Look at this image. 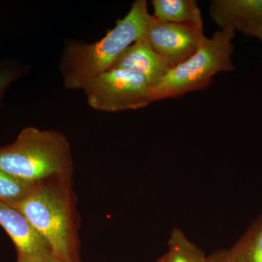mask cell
<instances>
[{"label":"cell","instance_id":"obj_1","mask_svg":"<svg viewBox=\"0 0 262 262\" xmlns=\"http://www.w3.org/2000/svg\"><path fill=\"white\" fill-rule=\"evenodd\" d=\"M11 206L27 217L55 256L66 262H82L80 215L72 178L54 177L35 182L29 194Z\"/></svg>","mask_w":262,"mask_h":262},{"label":"cell","instance_id":"obj_2","mask_svg":"<svg viewBox=\"0 0 262 262\" xmlns=\"http://www.w3.org/2000/svg\"><path fill=\"white\" fill-rule=\"evenodd\" d=\"M151 17L147 2L136 0L126 15L97 42L67 39L60 61L66 89L82 90L90 81L110 70L127 48L143 37Z\"/></svg>","mask_w":262,"mask_h":262},{"label":"cell","instance_id":"obj_3","mask_svg":"<svg viewBox=\"0 0 262 262\" xmlns=\"http://www.w3.org/2000/svg\"><path fill=\"white\" fill-rule=\"evenodd\" d=\"M0 170L32 183L54 177L72 178L70 142L59 131L26 127L12 144L0 146Z\"/></svg>","mask_w":262,"mask_h":262},{"label":"cell","instance_id":"obj_4","mask_svg":"<svg viewBox=\"0 0 262 262\" xmlns=\"http://www.w3.org/2000/svg\"><path fill=\"white\" fill-rule=\"evenodd\" d=\"M234 32L225 29L215 32L192 57L169 71L153 89L154 101L206 89L214 76L232 72L235 69L232 58Z\"/></svg>","mask_w":262,"mask_h":262},{"label":"cell","instance_id":"obj_5","mask_svg":"<svg viewBox=\"0 0 262 262\" xmlns=\"http://www.w3.org/2000/svg\"><path fill=\"white\" fill-rule=\"evenodd\" d=\"M91 108L118 113L146 107L154 102L152 88L143 76L120 69H110L83 88Z\"/></svg>","mask_w":262,"mask_h":262},{"label":"cell","instance_id":"obj_6","mask_svg":"<svg viewBox=\"0 0 262 262\" xmlns=\"http://www.w3.org/2000/svg\"><path fill=\"white\" fill-rule=\"evenodd\" d=\"M143 38L173 68L192 57L208 39L203 28L162 21L152 15Z\"/></svg>","mask_w":262,"mask_h":262},{"label":"cell","instance_id":"obj_7","mask_svg":"<svg viewBox=\"0 0 262 262\" xmlns=\"http://www.w3.org/2000/svg\"><path fill=\"white\" fill-rule=\"evenodd\" d=\"M0 226L16 248L17 254L27 256L53 255L51 247L27 217L15 208L0 201Z\"/></svg>","mask_w":262,"mask_h":262},{"label":"cell","instance_id":"obj_8","mask_svg":"<svg viewBox=\"0 0 262 262\" xmlns=\"http://www.w3.org/2000/svg\"><path fill=\"white\" fill-rule=\"evenodd\" d=\"M173 68L170 62L155 51L143 37L127 48L111 67L143 76L152 91Z\"/></svg>","mask_w":262,"mask_h":262},{"label":"cell","instance_id":"obj_9","mask_svg":"<svg viewBox=\"0 0 262 262\" xmlns=\"http://www.w3.org/2000/svg\"><path fill=\"white\" fill-rule=\"evenodd\" d=\"M209 15L220 30L239 31L262 21V0H211Z\"/></svg>","mask_w":262,"mask_h":262},{"label":"cell","instance_id":"obj_10","mask_svg":"<svg viewBox=\"0 0 262 262\" xmlns=\"http://www.w3.org/2000/svg\"><path fill=\"white\" fill-rule=\"evenodd\" d=\"M155 19L203 29L201 10L196 0H152Z\"/></svg>","mask_w":262,"mask_h":262},{"label":"cell","instance_id":"obj_11","mask_svg":"<svg viewBox=\"0 0 262 262\" xmlns=\"http://www.w3.org/2000/svg\"><path fill=\"white\" fill-rule=\"evenodd\" d=\"M231 251L237 262H262V212Z\"/></svg>","mask_w":262,"mask_h":262},{"label":"cell","instance_id":"obj_12","mask_svg":"<svg viewBox=\"0 0 262 262\" xmlns=\"http://www.w3.org/2000/svg\"><path fill=\"white\" fill-rule=\"evenodd\" d=\"M168 248L167 262H208V256L201 248L177 227L170 232Z\"/></svg>","mask_w":262,"mask_h":262},{"label":"cell","instance_id":"obj_13","mask_svg":"<svg viewBox=\"0 0 262 262\" xmlns=\"http://www.w3.org/2000/svg\"><path fill=\"white\" fill-rule=\"evenodd\" d=\"M34 184L0 170V201L10 206L18 203L29 194Z\"/></svg>","mask_w":262,"mask_h":262},{"label":"cell","instance_id":"obj_14","mask_svg":"<svg viewBox=\"0 0 262 262\" xmlns=\"http://www.w3.org/2000/svg\"><path fill=\"white\" fill-rule=\"evenodd\" d=\"M27 69L15 61H0V105L7 90L24 75Z\"/></svg>","mask_w":262,"mask_h":262},{"label":"cell","instance_id":"obj_15","mask_svg":"<svg viewBox=\"0 0 262 262\" xmlns=\"http://www.w3.org/2000/svg\"><path fill=\"white\" fill-rule=\"evenodd\" d=\"M208 262H237L231 249H220L208 256Z\"/></svg>","mask_w":262,"mask_h":262},{"label":"cell","instance_id":"obj_16","mask_svg":"<svg viewBox=\"0 0 262 262\" xmlns=\"http://www.w3.org/2000/svg\"><path fill=\"white\" fill-rule=\"evenodd\" d=\"M17 262H66L54 255L43 256H27L18 255Z\"/></svg>","mask_w":262,"mask_h":262},{"label":"cell","instance_id":"obj_17","mask_svg":"<svg viewBox=\"0 0 262 262\" xmlns=\"http://www.w3.org/2000/svg\"><path fill=\"white\" fill-rule=\"evenodd\" d=\"M241 32H242L246 37L258 38L262 43V21L249 24L241 29Z\"/></svg>","mask_w":262,"mask_h":262},{"label":"cell","instance_id":"obj_18","mask_svg":"<svg viewBox=\"0 0 262 262\" xmlns=\"http://www.w3.org/2000/svg\"><path fill=\"white\" fill-rule=\"evenodd\" d=\"M155 262H167L166 254L165 253V254L163 255L161 257L158 258V259Z\"/></svg>","mask_w":262,"mask_h":262}]
</instances>
